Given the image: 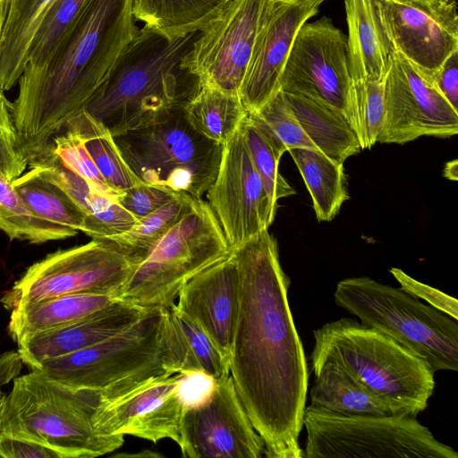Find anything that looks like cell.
<instances>
[{
  "mask_svg": "<svg viewBox=\"0 0 458 458\" xmlns=\"http://www.w3.org/2000/svg\"><path fill=\"white\" fill-rule=\"evenodd\" d=\"M239 307L229 367L237 394L270 458H302L309 372L288 301L290 279L266 229L231 250Z\"/></svg>",
  "mask_w": 458,
  "mask_h": 458,
  "instance_id": "6da1fadb",
  "label": "cell"
},
{
  "mask_svg": "<svg viewBox=\"0 0 458 458\" xmlns=\"http://www.w3.org/2000/svg\"><path fill=\"white\" fill-rule=\"evenodd\" d=\"M133 0H89L52 56L24 70L12 114L29 164L84 109L138 31Z\"/></svg>",
  "mask_w": 458,
  "mask_h": 458,
  "instance_id": "7a4b0ae2",
  "label": "cell"
},
{
  "mask_svg": "<svg viewBox=\"0 0 458 458\" xmlns=\"http://www.w3.org/2000/svg\"><path fill=\"white\" fill-rule=\"evenodd\" d=\"M199 32L169 38L146 25L139 29L84 110L114 136L182 107L200 89L183 66Z\"/></svg>",
  "mask_w": 458,
  "mask_h": 458,
  "instance_id": "3957f363",
  "label": "cell"
},
{
  "mask_svg": "<svg viewBox=\"0 0 458 458\" xmlns=\"http://www.w3.org/2000/svg\"><path fill=\"white\" fill-rule=\"evenodd\" d=\"M313 335L311 367L337 364L399 415L417 417L427 408L435 372L392 338L351 318L327 322Z\"/></svg>",
  "mask_w": 458,
  "mask_h": 458,
  "instance_id": "277c9868",
  "label": "cell"
},
{
  "mask_svg": "<svg viewBox=\"0 0 458 458\" xmlns=\"http://www.w3.org/2000/svg\"><path fill=\"white\" fill-rule=\"evenodd\" d=\"M98 393L77 389L41 372L13 379L0 407V434L30 441L59 458H93L120 448L124 436L98 434L92 415Z\"/></svg>",
  "mask_w": 458,
  "mask_h": 458,
  "instance_id": "5b68a950",
  "label": "cell"
},
{
  "mask_svg": "<svg viewBox=\"0 0 458 458\" xmlns=\"http://www.w3.org/2000/svg\"><path fill=\"white\" fill-rule=\"evenodd\" d=\"M230 251L208 202L194 198L181 218L144 253L116 299L145 310L167 309L191 277Z\"/></svg>",
  "mask_w": 458,
  "mask_h": 458,
  "instance_id": "8992f818",
  "label": "cell"
},
{
  "mask_svg": "<svg viewBox=\"0 0 458 458\" xmlns=\"http://www.w3.org/2000/svg\"><path fill=\"white\" fill-rule=\"evenodd\" d=\"M335 303L360 322L392 338L436 373L458 369L457 320L419 299L368 276L337 283Z\"/></svg>",
  "mask_w": 458,
  "mask_h": 458,
  "instance_id": "52a82bcc",
  "label": "cell"
},
{
  "mask_svg": "<svg viewBox=\"0 0 458 458\" xmlns=\"http://www.w3.org/2000/svg\"><path fill=\"white\" fill-rule=\"evenodd\" d=\"M182 107L148 125L113 136L141 182L202 198L217 174L222 145L196 132Z\"/></svg>",
  "mask_w": 458,
  "mask_h": 458,
  "instance_id": "ba28073f",
  "label": "cell"
},
{
  "mask_svg": "<svg viewBox=\"0 0 458 458\" xmlns=\"http://www.w3.org/2000/svg\"><path fill=\"white\" fill-rule=\"evenodd\" d=\"M165 309H148L122 332L30 369L69 386L103 393L171 372L164 341Z\"/></svg>",
  "mask_w": 458,
  "mask_h": 458,
  "instance_id": "9c48e42d",
  "label": "cell"
},
{
  "mask_svg": "<svg viewBox=\"0 0 458 458\" xmlns=\"http://www.w3.org/2000/svg\"><path fill=\"white\" fill-rule=\"evenodd\" d=\"M307 458H458L409 415H338L306 406Z\"/></svg>",
  "mask_w": 458,
  "mask_h": 458,
  "instance_id": "30bf717a",
  "label": "cell"
},
{
  "mask_svg": "<svg viewBox=\"0 0 458 458\" xmlns=\"http://www.w3.org/2000/svg\"><path fill=\"white\" fill-rule=\"evenodd\" d=\"M199 374L165 372L99 393L92 415L95 430L154 443L169 438L178 445L187 406L207 390L195 387Z\"/></svg>",
  "mask_w": 458,
  "mask_h": 458,
  "instance_id": "8fae6325",
  "label": "cell"
},
{
  "mask_svg": "<svg viewBox=\"0 0 458 458\" xmlns=\"http://www.w3.org/2000/svg\"><path fill=\"white\" fill-rule=\"evenodd\" d=\"M138 262L113 243L92 239L80 246L56 250L32 264L0 302L12 311L69 293H106L116 299Z\"/></svg>",
  "mask_w": 458,
  "mask_h": 458,
  "instance_id": "7c38bea8",
  "label": "cell"
},
{
  "mask_svg": "<svg viewBox=\"0 0 458 458\" xmlns=\"http://www.w3.org/2000/svg\"><path fill=\"white\" fill-rule=\"evenodd\" d=\"M270 0H231L203 30L183 66L207 86L239 95Z\"/></svg>",
  "mask_w": 458,
  "mask_h": 458,
  "instance_id": "4fadbf2b",
  "label": "cell"
},
{
  "mask_svg": "<svg viewBox=\"0 0 458 458\" xmlns=\"http://www.w3.org/2000/svg\"><path fill=\"white\" fill-rule=\"evenodd\" d=\"M189 458H259L265 444L240 401L231 375L212 386L183 413L178 444Z\"/></svg>",
  "mask_w": 458,
  "mask_h": 458,
  "instance_id": "5bb4252c",
  "label": "cell"
},
{
  "mask_svg": "<svg viewBox=\"0 0 458 458\" xmlns=\"http://www.w3.org/2000/svg\"><path fill=\"white\" fill-rule=\"evenodd\" d=\"M351 82L346 35L327 17L304 22L281 74L280 90L325 102L347 117Z\"/></svg>",
  "mask_w": 458,
  "mask_h": 458,
  "instance_id": "9a60e30c",
  "label": "cell"
},
{
  "mask_svg": "<svg viewBox=\"0 0 458 458\" xmlns=\"http://www.w3.org/2000/svg\"><path fill=\"white\" fill-rule=\"evenodd\" d=\"M385 34L400 54L428 80L458 50L455 0H374Z\"/></svg>",
  "mask_w": 458,
  "mask_h": 458,
  "instance_id": "2e32d148",
  "label": "cell"
},
{
  "mask_svg": "<svg viewBox=\"0 0 458 458\" xmlns=\"http://www.w3.org/2000/svg\"><path fill=\"white\" fill-rule=\"evenodd\" d=\"M458 132V111L400 54L393 52L385 78L380 143L404 144L421 136L450 138Z\"/></svg>",
  "mask_w": 458,
  "mask_h": 458,
  "instance_id": "e0dca14e",
  "label": "cell"
},
{
  "mask_svg": "<svg viewBox=\"0 0 458 458\" xmlns=\"http://www.w3.org/2000/svg\"><path fill=\"white\" fill-rule=\"evenodd\" d=\"M205 194L231 250L272 225L275 215L251 162L242 124L222 146L217 174Z\"/></svg>",
  "mask_w": 458,
  "mask_h": 458,
  "instance_id": "ac0fdd59",
  "label": "cell"
},
{
  "mask_svg": "<svg viewBox=\"0 0 458 458\" xmlns=\"http://www.w3.org/2000/svg\"><path fill=\"white\" fill-rule=\"evenodd\" d=\"M318 11L305 0H270L239 91L248 114L280 90L281 74L294 38Z\"/></svg>",
  "mask_w": 458,
  "mask_h": 458,
  "instance_id": "d6986e66",
  "label": "cell"
},
{
  "mask_svg": "<svg viewBox=\"0 0 458 458\" xmlns=\"http://www.w3.org/2000/svg\"><path fill=\"white\" fill-rule=\"evenodd\" d=\"M175 307L197 323L229 361L239 307V276L230 251L191 277Z\"/></svg>",
  "mask_w": 458,
  "mask_h": 458,
  "instance_id": "ffe728a7",
  "label": "cell"
},
{
  "mask_svg": "<svg viewBox=\"0 0 458 458\" xmlns=\"http://www.w3.org/2000/svg\"><path fill=\"white\" fill-rule=\"evenodd\" d=\"M148 310L115 300L78 322L27 335L16 343L18 353L30 369L41 362L65 356L100 343L129 327Z\"/></svg>",
  "mask_w": 458,
  "mask_h": 458,
  "instance_id": "44dd1931",
  "label": "cell"
},
{
  "mask_svg": "<svg viewBox=\"0 0 458 458\" xmlns=\"http://www.w3.org/2000/svg\"><path fill=\"white\" fill-rule=\"evenodd\" d=\"M39 175L58 185L73 200L85 219L83 233L106 239L131 229L138 219L120 203L96 191L88 182L64 166L49 151L29 164Z\"/></svg>",
  "mask_w": 458,
  "mask_h": 458,
  "instance_id": "7402d4cb",
  "label": "cell"
},
{
  "mask_svg": "<svg viewBox=\"0 0 458 458\" xmlns=\"http://www.w3.org/2000/svg\"><path fill=\"white\" fill-rule=\"evenodd\" d=\"M347 53L352 81L385 80L394 52L374 0H344Z\"/></svg>",
  "mask_w": 458,
  "mask_h": 458,
  "instance_id": "603a6c76",
  "label": "cell"
},
{
  "mask_svg": "<svg viewBox=\"0 0 458 458\" xmlns=\"http://www.w3.org/2000/svg\"><path fill=\"white\" fill-rule=\"evenodd\" d=\"M164 341L170 370L201 373L212 380L230 374L229 361L212 340L175 303L165 309Z\"/></svg>",
  "mask_w": 458,
  "mask_h": 458,
  "instance_id": "cb8c5ba5",
  "label": "cell"
},
{
  "mask_svg": "<svg viewBox=\"0 0 458 458\" xmlns=\"http://www.w3.org/2000/svg\"><path fill=\"white\" fill-rule=\"evenodd\" d=\"M311 368L316 379L309 408L346 416L399 415L337 364L326 361Z\"/></svg>",
  "mask_w": 458,
  "mask_h": 458,
  "instance_id": "d4e9b609",
  "label": "cell"
},
{
  "mask_svg": "<svg viewBox=\"0 0 458 458\" xmlns=\"http://www.w3.org/2000/svg\"><path fill=\"white\" fill-rule=\"evenodd\" d=\"M115 300L111 294L78 293L26 304L12 310L9 335L17 342L30 334L62 327L89 317Z\"/></svg>",
  "mask_w": 458,
  "mask_h": 458,
  "instance_id": "484cf974",
  "label": "cell"
},
{
  "mask_svg": "<svg viewBox=\"0 0 458 458\" xmlns=\"http://www.w3.org/2000/svg\"><path fill=\"white\" fill-rule=\"evenodd\" d=\"M284 93L305 134L326 156L344 163L361 151L358 138L343 112L314 98Z\"/></svg>",
  "mask_w": 458,
  "mask_h": 458,
  "instance_id": "4316f807",
  "label": "cell"
},
{
  "mask_svg": "<svg viewBox=\"0 0 458 458\" xmlns=\"http://www.w3.org/2000/svg\"><path fill=\"white\" fill-rule=\"evenodd\" d=\"M52 0H7V16L0 42V89H11L25 68L28 50Z\"/></svg>",
  "mask_w": 458,
  "mask_h": 458,
  "instance_id": "83f0119b",
  "label": "cell"
},
{
  "mask_svg": "<svg viewBox=\"0 0 458 458\" xmlns=\"http://www.w3.org/2000/svg\"><path fill=\"white\" fill-rule=\"evenodd\" d=\"M288 151L310 194L318 221H332L350 199L344 163L308 148Z\"/></svg>",
  "mask_w": 458,
  "mask_h": 458,
  "instance_id": "f1b7e54d",
  "label": "cell"
},
{
  "mask_svg": "<svg viewBox=\"0 0 458 458\" xmlns=\"http://www.w3.org/2000/svg\"><path fill=\"white\" fill-rule=\"evenodd\" d=\"M231 0H133L135 21L169 38L203 30Z\"/></svg>",
  "mask_w": 458,
  "mask_h": 458,
  "instance_id": "f546056e",
  "label": "cell"
},
{
  "mask_svg": "<svg viewBox=\"0 0 458 458\" xmlns=\"http://www.w3.org/2000/svg\"><path fill=\"white\" fill-rule=\"evenodd\" d=\"M191 128L208 140L224 145L238 131L248 112L239 95L202 86L182 107Z\"/></svg>",
  "mask_w": 458,
  "mask_h": 458,
  "instance_id": "4dcf8cb0",
  "label": "cell"
},
{
  "mask_svg": "<svg viewBox=\"0 0 458 458\" xmlns=\"http://www.w3.org/2000/svg\"><path fill=\"white\" fill-rule=\"evenodd\" d=\"M64 130L81 136L98 170L112 189L123 193L143 182L126 164L111 131L86 110L73 115Z\"/></svg>",
  "mask_w": 458,
  "mask_h": 458,
  "instance_id": "1f68e13d",
  "label": "cell"
},
{
  "mask_svg": "<svg viewBox=\"0 0 458 458\" xmlns=\"http://www.w3.org/2000/svg\"><path fill=\"white\" fill-rule=\"evenodd\" d=\"M12 184L38 216L83 233L85 219L73 200L58 185L39 175L33 168L30 167Z\"/></svg>",
  "mask_w": 458,
  "mask_h": 458,
  "instance_id": "d6a6232c",
  "label": "cell"
},
{
  "mask_svg": "<svg viewBox=\"0 0 458 458\" xmlns=\"http://www.w3.org/2000/svg\"><path fill=\"white\" fill-rule=\"evenodd\" d=\"M0 230L11 240L44 243L74 236L78 231L38 216L12 182L0 174Z\"/></svg>",
  "mask_w": 458,
  "mask_h": 458,
  "instance_id": "836d02e7",
  "label": "cell"
},
{
  "mask_svg": "<svg viewBox=\"0 0 458 458\" xmlns=\"http://www.w3.org/2000/svg\"><path fill=\"white\" fill-rule=\"evenodd\" d=\"M89 2L52 0L30 42L24 70H34L48 61L72 30Z\"/></svg>",
  "mask_w": 458,
  "mask_h": 458,
  "instance_id": "e575fe53",
  "label": "cell"
},
{
  "mask_svg": "<svg viewBox=\"0 0 458 458\" xmlns=\"http://www.w3.org/2000/svg\"><path fill=\"white\" fill-rule=\"evenodd\" d=\"M194 197L180 192L158 209L138 219L129 230L106 240L140 259L144 253L184 214Z\"/></svg>",
  "mask_w": 458,
  "mask_h": 458,
  "instance_id": "d590c367",
  "label": "cell"
},
{
  "mask_svg": "<svg viewBox=\"0 0 458 458\" xmlns=\"http://www.w3.org/2000/svg\"><path fill=\"white\" fill-rule=\"evenodd\" d=\"M384 114L385 80L352 81L347 100V119L361 149L370 148L377 142Z\"/></svg>",
  "mask_w": 458,
  "mask_h": 458,
  "instance_id": "8d00e7d4",
  "label": "cell"
},
{
  "mask_svg": "<svg viewBox=\"0 0 458 458\" xmlns=\"http://www.w3.org/2000/svg\"><path fill=\"white\" fill-rule=\"evenodd\" d=\"M248 114L280 156L296 148L320 151L305 134L282 90Z\"/></svg>",
  "mask_w": 458,
  "mask_h": 458,
  "instance_id": "74e56055",
  "label": "cell"
},
{
  "mask_svg": "<svg viewBox=\"0 0 458 458\" xmlns=\"http://www.w3.org/2000/svg\"><path fill=\"white\" fill-rule=\"evenodd\" d=\"M242 127L251 162L263 183L271 211L276 215L278 199L294 195L296 191L279 172L282 156L276 151L249 114Z\"/></svg>",
  "mask_w": 458,
  "mask_h": 458,
  "instance_id": "f35d334b",
  "label": "cell"
},
{
  "mask_svg": "<svg viewBox=\"0 0 458 458\" xmlns=\"http://www.w3.org/2000/svg\"><path fill=\"white\" fill-rule=\"evenodd\" d=\"M64 131V133L54 137L49 152L96 191L118 201L123 193L114 191L106 183L81 136L71 130Z\"/></svg>",
  "mask_w": 458,
  "mask_h": 458,
  "instance_id": "ab89813d",
  "label": "cell"
},
{
  "mask_svg": "<svg viewBox=\"0 0 458 458\" xmlns=\"http://www.w3.org/2000/svg\"><path fill=\"white\" fill-rule=\"evenodd\" d=\"M29 165L12 114V103L0 98V174L9 182L21 176Z\"/></svg>",
  "mask_w": 458,
  "mask_h": 458,
  "instance_id": "60d3db41",
  "label": "cell"
},
{
  "mask_svg": "<svg viewBox=\"0 0 458 458\" xmlns=\"http://www.w3.org/2000/svg\"><path fill=\"white\" fill-rule=\"evenodd\" d=\"M178 193L167 187L142 182L124 191L118 202L139 219L158 209Z\"/></svg>",
  "mask_w": 458,
  "mask_h": 458,
  "instance_id": "b9f144b4",
  "label": "cell"
},
{
  "mask_svg": "<svg viewBox=\"0 0 458 458\" xmlns=\"http://www.w3.org/2000/svg\"><path fill=\"white\" fill-rule=\"evenodd\" d=\"M389 271L400 284L401 290L417 299L426 301L430 306L458 320V301L455 298L419 282L400 268L392 267Z\"/></svg>",
  "mask_w": 458,
  "mask_h": 458,
  "instance_id": "7bdbcfd3",
  "label": "cell"
},
{
  "mask_svg": "<svg viewBox=\"0 0 458 458\" xmlns=\"http://www.w3.org/2000/svg\"><path fill=\"white\" fill-rule=\"evenodd\" d=\"M431 81L452 107L458 111V50L445 59Z\"/></svg>",
  "mask_w": 458,
  "mask_h": 458,
  "instance_id": "ee69618b",
  "label": "cell"
},
{
  "mask_svg": "<svg viewBox=\"0 0 458 458\" xmlns=\"http://www.w3.org/2000/svg\"><path fill=\"white\" fill-rule=\"evenodd\" d=\"M0 457L59 458L52 450L40 445L0 434Z\"/></svg>",
  "mask_w": 458,
  "mask_h": 458,
  "instance_id": "f6af8a7d",
  "label": "cell"
},
{
  "mask_svg": "<svg viewBox=\"0 0 458 458\" xmlns=\"http://www.w3.org/2000/svg\"><path fill=\"white\" fill-rule=\"evenodd\" d=\"M22 360L18 352H6L0 356V396L4 395L2 386L19 375Z\"/></svg>",
  "mask_w": 458,
  "mask_h": 458,
  "instance_id": "bcb514c9",
  "label": "cell"
},
{
  "mask_svg": "<svg viewBox=\"0 0 458 458\" xmlns=\"http://www.w3.org/2000/svg\"><path fill=\"white\" fill-rule=\"evenodd\" d=\"M457 168H458V162L456 159L447 162L445 165L443 174L445 178L453 181H457Z\"/></svg>",
  "mask_w": 458,
  "mask_h": 458,
  "instance_id": "7dc6e473",
  "label": "cell"
},
{
  "mask_svg": "<svg viewBox=\"0 0 458 458\" xmlns=\"http://www.w3.org/2000/svg\"><path fill=\"white\" fill-rule=\"evenodd\" d=\"M7 16V0H0V42Z\"/></svg>",
  "mask_w": 458,
  "mask_h": 458,
  "instance_id": "c3c4849f",
  "label": "cell"
},
{
  "mask_svg": "<svg viewBox=\"0 0 458 458\" xmlns=\"http://www.w3.org/2000/svg\"><path fill=\"white\" fill-rule=\"evenodd\" d=\"M325 0H305V2L307 3V4L311 7V8H315V9H318V6L320 5V4L322 2H324Z\"/></svg>",
  "mask_w": 458,
  "mask_h": 458,
  "instance_id": "681fc988",
  "label": "cell"
},
{
  "mask_svg": "<svg viewBox=\"0 0 458 458\" xmlns=\"http://www.w3.org/2000/svg\"><path fill=\"white\" fill-rule=\"evenodd\" d=\"M4 395H5V394H4ZM4 395L0 396V407H1V404H2V402H3V399H4Z\"/></svg>",
  "mask_w": 458,
  "mask_h": 458,
  "instance_id": "f907efd6",
  "label": "cell"
},
{
  "mask_svg": "<svg viewBox=\"0 0 458 458\" xmlns=\"http://www.w3.org/2000/svg\"><path fill=\"white\" fill-rule=\"evenodd\" d=\"M2 96H4V91H2V90H1V89H0V98H1Z\"/></svg>",
  "mask_w": 458,
  "mask_h": 458,
  "instance_id": "816d5d0a",
  "label": "cell"
}]
</instances>
